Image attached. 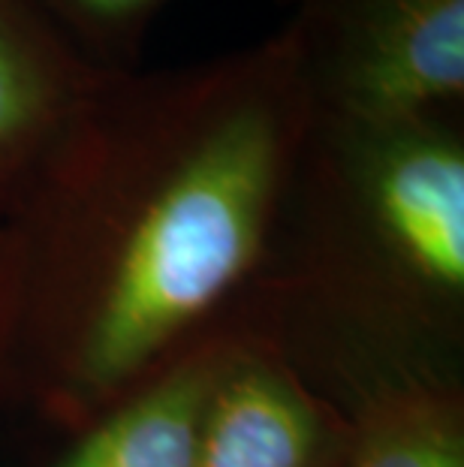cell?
<instances>
[{"mask_svg": "<svg viewBox=\"0 0 464 467\" xmlns=\"http://www.w3.org/2000/svg\"><path fill=\"white\" fill-rule=\"evenodd\" d=\"M353 422L278 356L230 337L196 434L193 467H341Z\"/></svg>", "mask_w": 464, "mask_h": 467, "instance_id": "obj_4", "label": "cell"}, {"mask_svg": "<svg viewBox=\"0 0 464 467\" xmlns=\"http://www.w3.org/2000/svg\"><path fill=\"white\" fill-rule=\"evenodd\" d=\"M284 34L311 115H464V0H295Z\"/></svg>", "mask_w": 464, "mask_h": 467, "instance_id": "obj_3", "label": "cell"}, {"mask_svg": "<svg viewBox=\"0 0 464 467\" xmlns=\"http://www.w3.org/2000/svg\"><path fill=\"white\" fill-rule=\"evenodd\" d=\"M235 337L347 416L464 389V115H311Z\"/></svg>", "mask_w": 464, "mask_h": 467, "instance_id": "obj_2", "label": "cell"}, {"mask_svg": "<svg viewBox=\"0 0 464 467\" xmlns=\"http://www.w3.org/2000/svg\"><path fill=\"white\" fill-rule=\"evenodd\" d=\"M100 73L139 69L145 36L172 0H25Z\"/></svg>", "mask_w": 464, "mask_h": 467, "instance_id": "obj_8", "label": "cell"}, {"mask_svg": "<svg viewBox=\"0 0 464 467\" xmlns=\"http://www.w3.org/2000/svg\"><path fill=\"white\" fill-rule=\"evenodd\" d=\"M100 69L25 0H0V214L64 136Z\"/></svg>", "mask_w": 464, "mask_h": 467, "instance_id": "obj_5", "label": "cell"}, {"mask_svg": "<svg viewBox=\"0 0 464 467\" xmlns=\"http://www.w3.org/2000/svg\"><path fill=\"white\" fill-rule=\"evenodd\" d=\"M226 341L193 350L67 434L48 467H193L202 407Z\"/></svg>", "mask_w": 464, "mask_h": 467, "instance_id": "obj_6", "label": "cell"}, {"mask_svg": "<svg viewBox=\"0 0 464 467\" xmlns=\"http://www.w3.org/2000/svg\"><path fill=\"white\" fill-rule=\"evenodd\" d=\"M308 118L284 27L100 73L0 214V401L67 437L235 337Z\"/></svg>", "mask_w": 464, "mask_h": 467, "instance_id": "obj_1", "label": "cell"}, {"mask_svg": "<svg viewBox=\"0 0 464 467\" xmlns=\"http://www.w3.org/2000/svg\"><path fill=\"white\" fill-rule=\"evenodd\" d=\"M341 467H464V389H413L350 416Z\"/></svg>", "mask_w": 464, "mask_h": 467, "instance_id": "obj_7", "label": "cell"}, {"mask_svg": "<svg viewBox=\"0 0 464 467\" xmlns=\"http://www.w3.org/2000/svg\"><path fill=\"white\" fill-rule=\"evenodd\" d=\"M290 4H295V0H290Z\"/></svg>", "mask_w": 464, "mask_h": 467, "instance_id": "obj_9", "label": "cell"}]
</instances>
